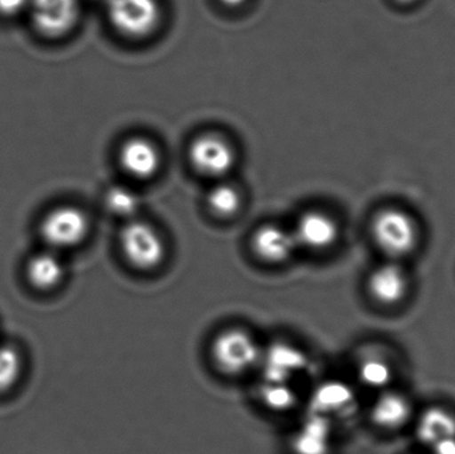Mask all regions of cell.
<instances>
[{"label": "cell", "mask_w": 455, "mask_h": 454, "mask_svg": "<svg viewBox=\"0 0 455 454\" xmlns=\"http://www.w3.org/2000/svg\"><path fill=\"white\" fill-rule=\"evenodd\" d=\"M90 232V220L75 205H59L48 211L39 224V234L48 250L64 251L77 247Z\"/></svg>", "instance_id": "obj_1"}, {"label": "cell", "mask_w": 455, "mask_h": 454, "mask_svg": "<svg viewBox=\"0 0 455 454\" xmlns=\"http://www.w3.org/2000/svg\"><path fill=\"white\" fill-rule=\"evenodd\" d=\"M109 23L131 39H143L154 34L162 19L159 0H108Z\"/></svg>", "instance_id": "obj_2"}, {"label": "cell", "mask_w": 455, "mask_h": 454, "mask_svg": "<svg viewBox=\"0 0 455 454\" xmlns=\"http://www.w3.org/2000/svg\"><path fill=\"white\" fill-rule=\"evenodd\" d=\"M212 356L224 373L243 375L261 362L262 352L245 331L228 330L213 341Z\"/></svg>", "instance_id": "obj_3"}, {"label": "cell", "mask_w": 455, "mask_h": 454, "mask_svg": "<svg viewBox=\"0 0 455 454\" xmlns=\"http://www.w3.org/2000/svg\"><path fill=\"white\" fill-rule=\"evenodd\" d=\"M120 247L128 263L143 271L155 269L164 260V240L156 228L144 221H130L123 228Z\"/></svg>", "instance_id": "obj_4"}, {"label": "cell", "mask_w": 455, "mask_h": 454, "mask_svg": "<svg viewBox=\"0 0 455 454\" xmlns=\"http://www.w3.org/2000/svg\"><path fill=\"white\" fill-rule=\"evenodd\" d=\"M80 11L79 0H31L27 13L40 36L58 40L74 31Z\"/></svg>", "instance_id": "obj_5"}, {"label": "cell", "mask_w": 455, "mask_h": 454, "mask_svg": "<svg viewBox=\"0 0 455 454\" xmlns=\"http://www.w3.org/2000/svg\"><path fill=\"white\" fill-rule=\"evenodd\" d=\"M371 232L377 245L393 258L411 253L419 239L413 219L400 210L381 211L374 219Z\"/></svg>", "instance_id": "obj_6"}, {"label": "cell", "mask_w": 455, "mask_h": 454, "mask_svg": "<svg viewBox=\"0 0 455 454\" xmlns=\"http://www.w3.org/2000/svg\"><path fill=\"white\" fill-rule=\"evenodd\" d=\"M192 165L203 175L221 178L230 172L235 163L232 144L223 136L205 133L197 136L189 147Z\"/></svg>", "instance_id": "obj_7"}, {"label": "cell", "mask_w": 455, "mask_h": 454, "mask_svg": "<svg viewBox=\"0 0 455 454\" xmlns=\"http://www.w3.org/2000/svg\"><path fill=\"white\" fill-rule=\"evenodd\" d=\"M120 164L128 175L136 179H151L159 172L162 155L159 148L146 138H131L120 147Z\"/></svg>", "instance_id": "obj_8"}, {"label": "cell", "mask_w": 455, "mask_h": 454, "mask_svg": "<svg viewBox=\"0 0 455 454\" xmlns=\"http://www.w3.org/2000/svg\"><path fill=\"white\" fill-rule=\"evenodd\" d=\"M297 244L312 251L331 248L339 239V228L328 213L309 211L297 221L293 231Z\"/></svg>", "instance_id": "obj_9"}, {"label": "cell", "mask_w": 455, "mask_h": 454, "mask_svg": "<svg viewBox=\"0 0 455 454\" xmlns=\"http://www.w3.org/2000/svg\"><path fill=\"white\" fill-rule=\"evenodd\" d=\"M251 247L261 260L277 264L288 260L299 244L293 231L275 224H267L254 232Z\"/></svg>", "instance_id": "obj_10"}, {"label": "cell", "mask_w": 455, "mask_h": 454, "mask_svg": "<svg viewBox=\"0 0 455 454\" xmlns=\"http://www.w3.org/2000/svg\"><path fill=\"white\" fill-rule=\"evenodd\" d=\"M264 381L289 383L291 378L307 365V357L296 346L277 344L272 346L267 356L262 354Z\"/></svg>", "instance_id": "obj_11"}, {"label": "cell", "mask_w": 455, "mask_h": 454, "mask_svg": "<svg viewBox=\"0 0 455 454\" xmlns=\"http://www.w3.org/2000/svg\"><path fill=\"white\" fill-rule=\"evenodd\" d=\"M64 264L52 250L32 256L26 264V279L34 290L50 292L63 282Z\"/></svg>", "instance_id": "obj_12"}, {"label": "cell", "mask_w": 455, "mask_h": 454, "mask_svg": "<svg viewBox=\"0 0 455 454\" xmlns=\"http://www.w3.org/2000/svg\"><path fill=\"white\" fill-rule=\"evenodd\" d=\"M355 404V392L339 381L323 384L315 394V413L331 421L334 418H344L353 415Z\"/></svg>", "instance_id": "obj_13"}, {"label": "cell", "mask_w": 455, "mask_h": 454, "mask_svg": "<svg viewBox=\"0 0 455 454\" xmlns=\"http://www.w3.org/2000/svg\"><path fill=\"white\" fill-rule=\"evenodd\" d=\"M408 280L405 272L395 264H385L369 277V291L379 303L393 306L406 295Z\"/></svg>", "instance_id": "obj_14"}, {"label": "cell", "mask_w": 455, "mask_h": 454, "mask_svg": "<svg viewBox=\"0 0 455 454\" xmlns=\"http://www.w3.org/2000/svg\"><path fill=\"white\" fill-rule=\"evenodd\" d=\"M331 423L328 418L313 413L294 439L299 454H329L331 448Z\"/></svg>", "instance_id": "obj_15"}, {"label": "cell", "mask_w": 455, "mask_h": 454, "mask_svg": "<svg viewBox=\"0 0 455 454\" xmlns=\"http://www.w3.org/2000/svg\"><path fill=\"white\" fill-rule=\"evenodd\" d=\"M411 415L408 400L395 392H384L371 408L374 424L385 429H397L405 426Z\"/></svg>", "instance_id": "obj_16"}, {"label": "cell", "mask_w": 455, "mask_h": 454, "mask_svg": "<svg viewBox=\"0 0 455 454\" xmlns=\"http://www.w3.org/2000/svg\"><path fill=\"white\" fill-rule=\"evenodd\" d=\"M455 436V418L443 408L425 410L417 423V437L422 444L432 448L437 442Z\"/></svg>", "instance_id": "obj_17"}, {"label": "cell", "mask_w": 455, "mask_h": 454, "mask_svg": "<svg viewBox=\"0 0 455 454\" xmlns=\"http://www.w3.org/2000/svg\"><path fill=\"white\" fill-rule=\"evenodd\" d=\"M23 373V359L18 349L11 346H0V394L15 388Z\"/></svg>", "instance_id": "obj_18"}, {"label": "cell", "mask_w": 455, "mask_h": 454, "mask_svg": "<svg viewBox=\"0 0 455 454\" xmlns=\"http://www.w3.org/2000/svg\"><path fill=\"white\" fill-rule=\"evenodd\" d=\"M104 202L107 210L119 218H133L140 208V197L132 189L123 186L111 187L107 191Z\"/></svg>", "instance_id": "obj_19"}, {"label": "cell", "mask_w": 455, "mask_h": 454, "mask_svg": "<svg viewBox=\"0 0 455 454\" xmlns=\"http://www.w3.org/2000/svg\"><path fill=\"white\" fill-rule=\"evenodd\" d=\"M208 207L220 218H230L241 205L240 192L230 184L221 183L211 189L207 197Z\"/></svg>", "instance_id": "obj_20"}, {"label": "cell", "mask_w": 455, "mask_h": 454, "mask_svg": "<svg viewBox=\"0 0 455 454\" xmlns=\"http://www.w3.org/2000/svg\"><path fill=\"white\" fill-rule=\"evenodd\" d=\"M262 402L269 410L277 412H285L296 404V394L288 383H275V381H264L261 386Z\"/></svg>", "instance_id": "obj_21"}, {"label": "cell", "mask_w": 455, "mask_h": 454, "mask_svg": "<svg viewBox=\"0 0 455 454\" xmlns=\"http://www.w3.org/2000/svg\"><path fill=\"white\" fill-rule=\"evenodd\" d=\"M361 383L371 389H385L392 381V367L379 357L365 360L358 370Z\"/></svg>", "instance_id": "obj_22"}, {"label": "cell", "mask_w": 455, "mask_h": 454, "mask_svg": "<svg viewBox=\"0 0 455 454\" xmlns=\"http://www.w3.org/2000/svg\"><path fill=\"white\" fill-rule=\"evenodd\" d=\"M31 0H0V16L13 19L28 12Z\"/></svg>", "instance_id": "obj_23"}, {"label": "cell", "mask_w": 455, "mask_h": 454, "mask_svg": "<svg viewBox=\"0 0 455 454\" xmlns=\"http://www.w3.org/2000/svg\"><path fill=\"white\" fill-rule=\"evenodd\" d=\"M432 450L433 454H455V436L433 445Z\"/></svg>", "instance_id": "obj_24"}, {"label": "cell", "mask_w": 455, "mask_h": 454, "mask_svg": "<svg viewBox=\"0 0 455 454\" xmlns=\"http://www.w3.org/2000/svg\"><path fill=\"white\" fill-rule=\"evenodd\" d=\"M227 7H240V5L245 4L248 0H220Z\"/></svg>", "instance_id": "obj_25"}, {"label": "cell", "mask_w": 455, "mask_h": 454, "mask_svg": "<svg viewBox=\"0 0 455 454\" xmlns=\"http://www.w3.org/2000/svg\"><path fill=\"white\" fill-rule=\"evenodd\" d=\"M395 2L400 3V4H409V3L414 2V0H395Z\"/></svg>", "instance_id": "obj_26"}]
</instances>
